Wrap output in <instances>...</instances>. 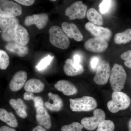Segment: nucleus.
Returning a JSON list of instances; mask_svg holds the SVG:
<instances>
[{
	"label": "nucleus",
	"instance_id": "nucleus-1",
	"mask_svg": "<svg viewBox=\"0 0 131 131\" xmlns=\"http://www.w3.org/2000/svg\"><path fill=\"white\" fill-rule=\"evenodd\" d=\"M112 97V100L107 104L108 109L111 112L115 113L121 110H126L130 105V98L123 92L114 91Z\"/></svg>",
	"mask_w": 131,
	"mask_h": 131
},
{
	"label": "nucleus",
	"instance_id": "nucleus-2",
	"mask_svg": "<svg viewBox=\"0 0 131 131\" xmlns=\"http://www.w3.org/2000/svg\"><path fill=\"white\" fill-rule=\"evenodd\" d=\"M127 74L123 66L115 64L110 72V83L114 91H120L124 88L126 82Z\"/></svg>",
	"mask_w": 131,
	"mask_h": 131
},
{
	"label": "nucleus",
	"instance_id": "nucleus-3",
	"mask_svg": "<svg viewBox=\"0 0 131 131\" xmlns=\"http://www.w3.org/2000/svg\"><path fill=\"white\" fill-rule=\"evenodd\" d=\"M49 40L55 47L61 49H66L70 45L69 38L62 29L57 26H54L50 28L49 31Z\"/></svg>",
	"mask_w": 131,
	"mask_h": 131
},
{
	"label": "nucleus",
	"instance_id": "nucleus-4",
	"mask_svg": "<svg viewBox=\"0 0 131 131\" xmlns=\"http://www.w3.org/2000/svg\"><path fill=\"white\" fill-rule=\"evenodd\" d=\"M70 108L74 112H89L94 110L97 106L96 100L90 96L70 99Z\"/></svg>",
	"mask_w": 131,
	"mask_h": 131
},
{
	"label": "nucleus",
	"instance_id": "nucleus-5",
	"mask_svg": "<svg viewBox=\"0 0 131 131\" xmlns=\"http://www.w3.org/2000/svg\"><path fill=\"white\" fill-rule=\"evenodd\" d=\"M19 20L15 17L3 18L0 16V28L3 39L7 42L14 40L15 34Z\"/></svg>",
	"mask_w": 131,
	"mask_h": 131
},
{
	"label": "nucleus",
	"instance_id": "nucleus-6",
	"mask_svg": "<svg viewBox=\"0 0 131 131\" xmlns=\"http://www.w3.org/2000/svg\"><path fill=\"white\" fill-rule=\"evenodd\" d=\"M21 6L8 0H0V16L3 18H13L22 14Z\"/></svg>",
	"mask_w": 131,
	"mask_h": 131
},
{
	"label": "nucleus",
	"instance_id": "nucleus-7",
	"mask_svg": "<svg viewBox=\"0 0 131 131\" xmlns=\"http://www.w3.org/2000/svg\"><path fill=\"white\" fill-rule=\"evenodd\" d=\"M105 119V113L104 111L100 108H97L94 110L93 116L83 118L81 123L85 129L91 131L98 128Z\"/></svg>",
	"mask_w": 131,
	"mask_h": 131
},
{
	"label": "nucleus",
	"instance_id": "nucleus-8",
	"mask_svg": "<svg viewBox=\"0 0 131 131\" xmlns=\"http://www.w3.org/2000/svg\"><path fill=\"white\" fill-rule=\"evenodd\" d=\"M87 9V6L82 1H79L68 7L66 9L65 14L70 20L81 19L86 16Z\"/></svg>",
	"mask_w": 131,
	"mask_h": 131
},
{
	"label": "nucleus",
	"instance_id": "nucleus-9",
	"mask_svg": "<svg viewBox=\"0 0 131 131\" xmlns=\"http://www.w3.org/2000/svg\"><path fill=\"white\" fill-rule=\"evenodd\" d=\"M110 68L109 64L105 61L102 62L96 68V74L93 80L96 84L103 85L107 83L110 78Z\"/></svg>",
	"mask_w": 131,
	"mask_h": 131
},
{
	"label": "nucleus",
	"instance_id": "nucleus-10",
	"mask_svg": "<svg viewBox=\"0 0 131 131\" xmlns=\"http://www.w3.org/2000/svg\"><path fill=\"white\" fill-rule=\"evenodd\" d=\"M108 47L107 40L101 38H91L87 40L84 47L87 50L94 52H102L105 51Z\"/></svg>",
	"mask_w": 131,
	"mask_h": 131
},
{
	"label": "nucleus",
	"instance_id": "nucleus-11",
	"mask_svg": "<svg viewBox=\"0 0 131 131\" xmlns=\"http://www.w3.org/2000/svg\"><path fill=\"white\" fill-rule=\"evenodd\" d=\"M85 28L95 37L101 38L108 40L112 36V32L110 29L96 25L90 22H88L85 24Z\"/></svg>",
	"mask_w": 131,
	"mask_h": 131
},
{
	"label": "nucleus",
	"instance_id": "nucleus-12",
	"mask_svg": "<svg viewBox=\"0 0 131 131\" xmlns=\"http://www.w3.org/2000/svg\"><path fill=\"white\" fill-rule=\"evenodd\" d=\"M49 16L46 14H34L28 16L26 18L24 24L26 26L35 25L39 29L44 28L49 21Z\"/></svg>",
	"mask_w": 131,
	"mask_h": 131
},
{
	"label": "nucleus",
	"instance_id": "nucleus-13",
	"mask_svg": "<svg viewBox=\"0 0 131 131\" xmlns=\"http://www.w3.org/2000/svg\"><path fill=\"white\" fill-rule=\"evenodd\" d=\"M27 75L26 72L19 71L16 72L12 78L9 84L11 91L15 92L20 90L25 84Z\"/></svg>",
	"mask_w": 131,
	"mask_h": 131
},
{
	"label": "nucleus",
	"instance_id": "nucleus-14",
	"mask_svg": "<svg viewBox=\"0 0 131 131\" xmlns=\"http://www.w3.org/2000/svg\"><path fill=\"white\" fill-rule=\"evenodd\" d=\"M36 119L39 126L49 130L51 127V118L48 111L44 107L36 108Z\"/></svg>",
	"mask_w": 131,
	"mask_h": 131
},
{
	"label": "nucleus",
	"instance_id": "nucleus-15",
	"mask_svg": "<svg viewBox=\"0 0 131 131\" xmlns=\"http://www.w3.org/2000/svg\"><path fill=\"white\" fill-rule=\"evenodd\" d=\"M63 30L68 37L73 38L77 42H80L83 39V37L77 26L74 24L64 22L62 24Z\"/></svg>",
	"mask_w": 131,
	"mask_h": 131
},
{
	"label": "nucleus",
	"instance_id": "nucleus-16",
	"mask_svg": "<svg viewBox=\"0 0 131 131\" xmlns=\"http://www.w3.org/2000/svg\"><path fill=\"white\" fill-rule=\"evenodd\" d=\"M63 70L67 75L72 77L83 73L84 69L81 64L76 63L73 59L69 58L66 60L63 66Z\"/></svg>",
	"mask_w": 131,
	"mask_h": 131
},
{
	"label": "nucleus",
	"instance_id": "nucleus-17",
	"mask_svg": "<svg viewBox=\"0 0 131 131\" xmlns=\"http://www.w3.org/2000/svg\"><path fill=\"white\" fill-rule=\"evenodd\" d=\"M49 100L45 103L46 107L52 112H59L63 106V102L62 98L57 94L49 93Z\"/></svg>",
	"mask_w": 131,
	"mask_h": 131
},
{
	"label": "nucleus",
	"instance_id": "nucleus-18",
	"mask_svg": "<svg viewBox=\"0 0 131 131\" xmlns=\"http://www.w3.org/2000/svg\"><path fill=\"white\" fill-rule=\"evenodd\" d=\"M54 87L58 91L67 96L73 95L78 92L77 89L72 83L66 80H61L57 82Z\"/></svg>",
	"mask_w": 131,
	"mask_h": 131
},
{
	"label": "nucleus",
	"instance_id": "nucleus-19",
	"mask_svg": "<svg viewBox=\"0 0 131 131\" xmlns=\"http://www.w3.org/2000/svg\"><path fill=\"white\" fill-rule=\"evenodd\" d=\"M30 37L28 31L25 27L19 24L15 30L14 42L26 46L28 43Z\"/></svg>",
	"mask_w": 131,
	"mask_h": 131
},
{
	"label": "nucleus",
	"instance_id": "nucleus-20",
	"mask_svg": "<svg viewBox=\"0 0 131 131\" xmlns=\"http://www.w3.org/2000/svg\"><path fill=\"white\" fill-rule=\"evenodd\" d=\"M9 102L10 105L15 110L19 117L24 119L26 118L27 116V106L21 99H11Z\"/></svg>",
	"mask_w": 131,
	"mask_h": 131
},
{
	"label": "nucleus",
	"instance_id": "nucleus-21",
	"mask_svg": "<svg viewBox=\"0 0 131 131\" xmlns=\"http://www.w3.org/2000/svg\"><path fill=\"white\" fill-rule=\"evenodd\" d=\"M44 83L39 79L32 78L26 83L24 89L26 91L32 93H39L44 89Z\"/></svg>",
	"mask_w": 131,
	"mask_h": 131
},
{
	"label": "nucleus",
	"instance_id": "nucleus-22",
	"mask_svg": "<svg viewBox=\"0 0 131 131\" xmlns=\"http://www.w3.org/2000/svg\"><path fill=\"white\" fill-rule=\"evenodd\" d=\"M6 49L12 53L20 57H24L29 52V49L26 46L19 44L15 42H10L6 45Z\"/></svg>",
	"mask_w": 131,
	"mask_h": 131
},
{
	"label": "nucleus",
	"instance_id": "nucleus-23",
	"mask_svg": "<svg viewBox=\"0 0 131 131\" xmlns=\"http://www.w3.org/2000/svg\"><path fill=\"white\" fill-rule=\"evenodd\" d=\"M0 120L13 128L17 127L18 125V121L14 115L3 108H0Z\"/></svg>",
	"mask_w": 131,
	"mask_h": 131
},
{
	"label": "nucleus",
	"instance_id": "nucleus-24",
	"mask_svg": "<svg viewBox=\"0 0 131 131\" xmlns=\"http://www.w3.org/2000/svg\"><path fill=\"white\" fill-rule=\"evenodd\" d=\"M86 15L89 22L96 25L101 26L103 25V17L94 8H90L87 12Z\"/></svg>",
	"mask_w": 131,
	"mask_h": 131
},
{
	"label": "nucleus",
	"instance_id": "nucleus-25",
	"mask_svg": "<svg viewBox=\"0 0 131 131\" xmlns=\"http://www.w3.org/2000/svg\"><path fill=\"white\" fill-rule=\"evenodd\" d=\"M114 41L117 44H125L131 41V28H128L123 32L115 34Z\"/></svg>",
	"mask_w": 131,
	"mask_h": 131
},
{
	"label": "nucleus",
	"instance_id": "nucleus-26",
	"mask_svg": "<svg viewBox=\"0 0 131 131\" xmlns=\"http://www.w3.org/2000/svg\"><path fill=\"white\" fill-rule=\"evenodd\" d=\"M24 98L26 100H32L34 103L35 108L44 107V102L43 99L40 96H35L33 93L26 91L24 95Z\"/></svg>",
	"mask_w": 131,
	"mask_h": 131
},
{
	"label": "nucleus",
	"instance_id": "nucleus-27",
	"mask_svg": "<svg viewBox=\"0 0 131 131\" xmlns=\"http://www.w3.org/2000/svg\"><path fill=\"white\" fill-rule=\"evenodd\" d=\"M115 125L110 120H105L99 125L96 131H114Z\"/></svg>",
	"mask_w": 131,
	"mask_h": 131
},
{
	"label": "nucleus",
	"instance_id": "nucleus-28",
	"mask_svg": "<svg viewBox=\"0 0 131 131\" xmlns=\"http://www.w3.org/2000/svg\"><path fill=\"white\" fill-rule=\"evenodd\" d=\"M54 58L53 56L48 55L47 57L42 59L37 66H36L35 68L38 71L44 70L48 66L50 65Z\"/></svg>",
	"mask_w": 131,
	"mask_h": 131
},
{
	"label": "nucleus",
	"instance_id": "nucleus-29",
	"mask_svg": "<svg viewBox=\"0 0 131 131\" xmlns=\"http://www.w3.org/2000/svg\"><path fill=\"white\" fill-rule=\"evenodd\" d=\"M9 58L4 51L0 50V69L5 70L9 65Z\"/></svg>",
	"mask_w": 131,
	"mask_h": 131
},
{
	"label": "nucleus",
	"instance_id": "nucleus-30",
	"mask_svg": "<svg viewBox=\"0 0 131 131\" xmlns=\"http://www.w3.org/2000/svg\"><path fill=\"white\" fill-rule=\"evenodd\" d=\"M83 127L79 122H74L69 125L63 126L61 131H83Z\"/></svg>",
	"mask_w": 131,
	"mask_h": 131
},
{
	"label": "nucleus",
	"instance_id": "nucleus-31",
	"mask_svg": "<svg viewBox=\"0 0 131 131\" xmlns=\"http://www.w3.org/2000/svg\"><path fill=\"white\" fill-rule=\"evenodd\" d=\"M112 3V0H103L99 5L100 11L102 14L106 13L110 10Z\"/></svg>",
	"mask_w": 131,
	"mask_h": 131
},
{
	"label": "nucleus",
	"instance_id": "nucleus-32",
	"mask_svg": "<svg viewBox=\"0 0 131 131\" xmlns=\"http://www.w3.org/2000/svg\"><path fill=\"white\" fill-rule=\"evenodd\" d=\"M100 58L97 57H94L90 59V66L93 70L97 68L98 63L100 62Z\"/></svg>",
	"mask_w": 131,
	"mask_h": 131
},
{
	"label": "nucleus",
	"instance_id": "nucleus-33",
	"mask_svg": "<svg viewBox=\"0 0 131 131\" xmlns=\"http://www.w3.org/2000/svg\"><path fill=\"white\" fill-rule=\"evenodd\" d=\"M20 5L25 6H30L35 2V0H14Z\"/></svg>",
	"mask_w": 131,
	"mask_h": 131
},
{
	"label": "nucleus",
	"instance_id": "nucleus-34",
	"mask_svg": "<svg viewBox=\"0 0 131 131\" xmlns=\"http://www.w3.org/2000/svg\"><path fill=\"white\" fill-rule=\"evenodd\" d=\"M121 58L125 61H131V50H129L122 53Z\"/></svg>",
	"mask_w": 131,
	"mask_h": 131
},
{
	"label": "nucleus",
	"instance_id": "nucleus-35",
	"mask_svg": "<svg viewBox=\"0 0 131 131\" xmlns=\"http://www.w3.org/2000/svg\"><path fill=\"white\" fill-rule=\"evenodd\" d=\"M73 61L78 64H81L82 61V58L81 55L78 53H75L73 56Z\"/></svg>",
	"mask_w": 131,
	"mask_h": 131
},
{
	"label": "nucleus",
	"instance_id": "nucleus-36",
	"mask_svg": "<svg viewBox=\"0 0 131 131\" xmlns=\"http://www.w3.org/2000/svg\"><path fill=\"white\" fill-rule=\"evenodd\" d=\"M0 131H16L13 127H9L4 126L0 127Z\"/></svg>",
	"mask_w": 131,
	"mask_h": 131
},
{
	"label": "nucleus",
	"instance_id": "nucleus-37",
	"mask_svg": "<svg viewBox=\"0 0 131 131\" xmlns=\"http://www.w3.org/2000/svg\"><path fill=\"white\" fill-rule=\"evenodd\" d=\"M32 131H46V130L43 127L38 126L34 127Z\"/></svg>",
	"mask_w": 131,
	"mask_h": 131
},
{
	"label": "nucleus",
	"instance_id": "nucleus-38",
	"mask_svg": "<svg viewBox=\"0 0 131 131\" xmlns=\"http://www.w3.org/2000/svg\"><path fill=\"white\" fill-rule=\"evenodd\" d=\"M124 64L126 67L131 69V61H125Z\"/></svg>",
	"mask_w": 131,
	"mask_h": 131
},
{
	"label": "nucleus",
	"instance_id": "nucleus-39",
	"mask_svg": "<svg viewBox=\"0 0 131 131\" xmlns=\"http://www.w3.org/2000/svg\"><path fill=\"white\" fill-rule=\"evenodd\" d=\"M128 129H129V131H131V118L129 120V123H128Z\"/></svg>",
	"mask_w": 131,
	"mask_h": 131
},
{
	"label": "nucleus",
	"instance_id": "nucleus-40",
	"mask_svg": "<svg viewBox=\"0 0 131 131\" xmlns=\"http://www.w3.org/2000/svg\"><path fill=\"white\" fill-rule=\"evenodd\" d=\"M51 2H55L56 0H50Z\"/></svg>",
	"mask_w": 131,
	"mask_h": 131
},
{
	"label": "nucleus",
	"instance_id": "nucleus-41",
	"mask_svg": "<svg viewBox=\"0 0 131 131\" xmlns=\"http://www.w3.org/2000/svg\"></svg>",
	"mask_w": 131,
	"mask_h": 131
}]
</instances>
